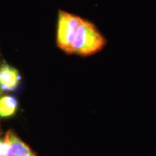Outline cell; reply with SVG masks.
I'll return each mask as SVG.
<instances>
[{"mask_svg":"<svg viewBox=\"0 0 156 156\" xmlns=\"http://www.w3.org/2000/svg\"><path fill=\"white\" fill-rule=\"evenodd\" d=\"M107 44L106 38L96 25L83 18L74 39L71 55L83 57L93 56L104 49Z\"/></svg>","mask_w":156,"mask_h":156,"instance_id":"obj_1","label":"cell"},{"mask_svg":"<svg viewBox=\"0 0 156 156\" xmlns=\"http://www.w3.org/2000/svg\"><path fill=\"white\" fill-rule=\"evenodd\" d=\"M83 17L69 12L59 9L58 12L56 44L64 53L71 55L74 39Z\"/></svg>","mask_w":156,"mask_h":156,"instance_id":"obj_2","label":"cell"},{"mask_svg":"<svg viewBox=\"0 0 156 156\" xmlns=\"http://www.w3.org/2000/svg\"><path fill=\"white\" fill-rule=\"evenodd\" d=\"M21 77L18 71L6 62L0 65V90H14L18 86Z\"/></svg>","mask_w":156,"mask_h":156,"instance_id":"obj_3","label":"cell"},{"mask_svg":"<svg viewBox=\"0 0 156 156\" xmlns=\"http://www.w3.org/2000/svg\"><path fill=\"white\" fill-rule=\"evenodd\" d=\"M5 140L9 144L7 156H36L30 147L12 131L7 132Z\"/></svg>","mask_w":156,"mask_h":156,"instance_id":"obj_4","label":"cell"},{"mask_svg":"<svg viewBox=\"0 0 156 156\" xmlns=\"http://www.w3.org/2000/svg\"><path fill=\"white\" fill-rule=\"evenodd\" d=\"M17 101L14 97L9 95L0 97V116H13L17 109Z\"/></svg>","mask_w":156,"mask_h":156,"instance_id":"obj_5","label":"cell"},{"mask_svg":"<svg viewBox=\"0 0 156 156\" xmlns=\"http://www.w3.org/2000/svg\"><path fill=\"white\" fill-rule=\"evenodd\" d=\"M9 149V144L5 140H0V156H7Z\"/></svg>","mask_w":156,"mask_h":156,"instance_id":"obj_6","label":"cell"},{"mask_svg":"<svg viewBox=\"0 0 156 156\" xmlns=\"http://www.w3.org/2000/svg\"><path fill=\"white\" fill-rule=\"evenodd\" d=\"M0 91H1V90H0Z\"/></svg>","mask_w":156,"mask_h":156,"instance_id":"obj_7","label":"cell"}]
</instances>
